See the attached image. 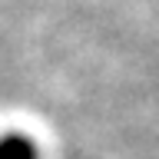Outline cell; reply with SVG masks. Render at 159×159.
<instances>
[{
	"instance_id": "1",
	"label": "cell",
	"mask_w": 159,
	"mask_h": 159,
	"mask_svg": "<svg viewBox=\"0 0 159 159\" xmlns=\"http://www.w3.org/2000/svg\"><path fill=\"white\" fill-rule=\"evenodd\" d=\"M0 159H37V146L20 133H7L0 139Z\"/></svg>"
}]
</instances>
